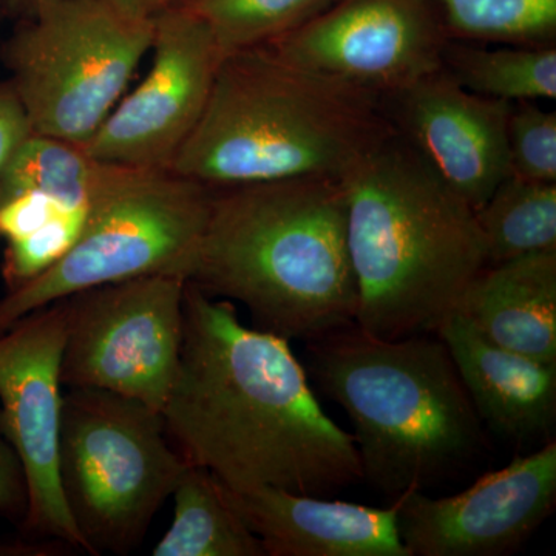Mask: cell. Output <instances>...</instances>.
I'll use <instances>...</instances> for the list:
<instances>
[{"label": "cell", "instance_id": "9", "mask_svg": "<svg viewBox=\"0 0 556 556\" xmlns=\"http://www.w3.org/2000/svg\"><path fill=\"white\" fill-rule=\"evenodd\" d=\"M186 283L155 274L64 299L62 387L98 388L163 412L181 356Z\"/></svg>", "mask_w": 556, "mask_h": 556}, {"label": "cell", "instance_id": "11", "mask_svg": "<svg viewBox=\"0 0 556 556\" xmlns=\"http://www.w3.org/2000/svg\"><path fill=\"white\" fill-rule=\"evenodd\" d=\"M448 39L430 0H336L265 47L382 100L439 72Z\"/></svg>", "mask_w": 556, "mask_h": 556}, {"label": "cell", "instance_id": "16", "mask_svg": "<svg viewBox=\"0 0 556 556\" xmlns=\"http://www.w3.org/2000/svg\"><path fill=\"white\" fill-rule=\"evenodd\" d=\"M437 334L447 345L485 430L519 448L554 441L556 364L497 346L459 311L442 321Z\"/></svg>", "mask_w": 556, "mask_h": 556}, {"label": "cell", "instance_id": "13", "mask_svg": "<svg viewBox=\"0 0 556 556\" xmlns=\"http://www.w3.org/2000/svg\"><path fill=\"white\" fill-rule=\"evenodd\" d=\"M409 556H504L525 546L556 506V442L482 475L453 496L396 497Z\"/></svg>", "mask_w": 556, "mask_h": 556}, {"label": "cell", "instance_id": "20", "mask_svg": "<svg viewBox=\"0 0 556 556\" xmlns=\"http://www.w3.org/2000/svg\"><path fill=\"white\" fill-rule=\"evenodd\" d=\"M475 217L489 265L556 251V182L508 175Z\"/></svg>", "mask_w": 556, "mask_h": 556}, {"label": "cell", "instance_id": "28", "mask_svg": "<svg viewBox=\"0 0 556 556\" xmlns=\"http://www.w3.org/2000/svg\"><path fill=\"white\" fill-rule=\"evenodd\" d=\"M109 2L129 16L153 21L164 11L186 5L190 0H109Z\"/></svg>", "mask_w": 556, "mask_h": 556}, {"label": "cell", "instance_id": "3", "mask_svg": "<svg viewBox=\"0 0 556 556\" xmlns=\"http://www.w3.org/2000/svg\"><path fill=\"white\" fill-rule=\"evenodd\" d=\"M342 182L357 327L383 340L437 334L489 266L473 208L396 130Z\"/></svg>", "mask_w": 556, "mask_h": 556}, {"label": "cell", "instance_id": "2", "mask_svg": "<svg viewBox=\"0 0 556 556\" xmlns=\"http://www.w3.org/2000/svg\"><path fill=\"white\" fill-rule=\"evenodd\" d=\"M342 179L288 178L214 189L188 281L237 300L255 328L311 342L356 324Z\"/></svg>", "mask_w": 556, "mask_h": 556}, {"label": "cell", "instance_id": "24", "mask_svg": "<svg viewBox=\"0 0 556 556\" xmlns=\"http://www.w3.org/2000/svg\"><path fill=\"white\" fill-rule=\"evenodd\" d=\"M511 174L538 182H556V113L533 101L514 102L507 121Z\"/></svg>", "mask_w": 556, "mask_h": 556}, {"label": "cell", "instance_id": "8", "mask_svg": "<svg viewBox=\"0 0 556 556\" xmlns=\"http://www.w3.org/2000/svg\"><path fill=\"white\" fill-rule=\"evenodd\" d=\"M3 46L35 134L86 146L152 49L153 21L109 0H35Z\"/></svg>", "mask_w": 556, "mask_h": 556}, {"label": "cell", "instance_id": "29", "mask_svg": "<svg viewBox=\"0 0 556 556\" xmlns=\"http://www.w3.org/2000/svg\"><path fill=\"white\" fill-rule=\"evenodd\" d=\"M35 2V0H17V3L24 9V7H27L28 3Z\"/></svg>", "mask_w": 556, "mask_h": 556}, {"label": "cell", "instance_id": "15", "mask_svg": "<svg viewBox=\"0 0 556 556\" xmlns=\"http://www.w3.org/2000/svg\"><path fill=\"white\" fill-rule=\"evenodd\" d=\"M225 492L266 556H409L399 536L396 501L380 508L277 486Z\"/></svg>", "mask_w": 556, "mask_h": 556}, {"label": "cell", "instance_id": "7", "mask_svg": "<svg viewBox=\"0 0 556 556\" xmlns=\"http://www.w3.org/2000/svg\"><path fill=\"white\" fill-rule=\"evenodd\" d=\"M188 466L156 409L98 388L62 394V495L91 555L129 554Z\"/></svg>", "mask_w": 556, "mask_h": 556}, {"label": "cell", "instance_id": "19", "mask_svg": "<svg viewBox=\"0 0 556 556\" xmlns=\"http://www.w3.org/2000/svg\"><path fill=\"white\" fill-rule=\"evenodd\" d=\"M442 68L464 89L510 102L556 98L555 46H506L485 49L448 39Z\"/></svg>", "mask_w": 556, "mask_h": 556}, {"label": "cell", "instance_id": "26", "mask_svg": "<svg viewBox=\"0 0 556 556\" xmlns=\"http://www.w3.org/2000/svg\"><path fill=\"white\" fill-rule=\"evenodd\" d=\"M33 134L27 112L9 80L0 83V182L22 142Z\"/></svg>", "mask_w": 556, "mask_h": 556}, {"label": "cell", "instance_id": "27", "mask_svg": "<svg viewBox=\"0 0 556 556\" xmlns=\"http://www.w3.org/2000/svg\"><path fill=\"white\" fill-rule=\"evenodd\" d=\"M27 511V486L16 453L0 438V514L24 518Z\"/></svg>", "mask_w": 556, "mask_h": 556}, {"label": "cell", "instance_id": "14", "mask_svg": "<svg viewBox=\"0 0 556 556\" xmlns=\"http://www.w3.org/2000/svg\"><path fill=\"white\" fill-rule=\"evenodd\" d=\"M380 102L393 129L473 211L511 175L510 102L464 89L444 68Z\"/></svg>", "mask_w": 556, "mask_h": 556}, {"label": "cell", "instance_id": "23", "mask_svg": "<svg viewBox=\"0 0 556 556\" xmlns=\"http://www.w3.org/2000/svg\"><path fill=\"white\" fill-rule=\"evenodd\" d=\"M336 0H190L217 39L223 56L268 46L295 30Z\"/></svg>", "mask_w": 556, "mask_h": 556}, {"label": "cell", "instance_id": "22", "mask_svg": "<svg viewBox=\"0 0 556 556\" xmlns=\"http://www.w3.org/2000/svg\"><path fill=\"white\" fill-rule=\"evenodd\" d=\"M448 38L506 46H555L556 0H430Z\"/></svg>", "mask_w": 556, "mask_h": 556}, {"label": "cell", "instance_id": "21", "mask_svg": "<svg viewBox=\"0 0 556 556\" xmlns=\"http://www.w3.org/2000/svg\"><path fill=\"white\" fill-rule=\"evenodd\" d=\"M105 170L108 163L91 159L83 146L33 131L0 182V203L17 193L38 190L67 206H90Z\"/></svg>", "mask_w": 556, "mask_h": 556}, {"label": "cell", "instance_id": "25", "mask_svg": "<svg viewBox=\"0 0 556 556\" xmlns=\"http://www.w3.org/2000/svg\"><path fill=\"white\" fill-rule=\"evenodd\" d=\"M89 212L90 206L65 212L38 232L22 240L9 241L2 266L9 291L56 265L79 239Z\"/></svg>", "mask_w": 556, "mask_h": 556}, {"label": "cell", "instance_id": "10", "mask_svg": "<svg viewBox=\"0 0 556 556\" xmlns=\"http://www.w3.org/2000/svg\"><path fill=\"white\" fill-rule=\"evenodd\" d=\"M65 328L67 305L62 299L0 334V427L27 486L24 526L91 555L62 495L58 468Z\"/></svg>", "mask_w": 556, "mask_h": 556}, {"label": "cell", "instance_id": "4", "mask_svg": "<svg viewBox=\"0 0 556 556\" xmlns=\"http://www.w3.org/2000/svg\"><path fill=\"white\" fill-rule=\"evenodd\" d=\"M393 130L379 98L254 47L223 56L170 169L212 189L343 179Z\"/></svg>", "mask_w": 556, "mask_h": 556}, {"label": "cell", "instance_id": "12", "mask_svg": "<svg viewBox=\"0 0 556 556\" xmlns=\"http://www.w3.org/2000/svg\"><path fill=\"white\" fill-rule=\"evenodd\" d=\"M148 76L83 146L116 166L170 169L203 115L223 60L206 21L189 5L153 20Z\"/></svg>", "mask_w": 556, "mask_h": 556}, {"label": "cell", "instance_id": "18", "mask_svg": "<svg viewBox=\"0 0 556 556\" xmlns=\"http://www.w3.org/2000/svg\"><path fill=\"white\" fill-rule=\"evenodd\" d=\"M174 518L153 556H266L207 468L188 466L174 493Z\"/></svg>", "mask_w": 556, "mask_h": 556}, {"label": "cell", "instance_id": "1", "mask_svg": "<svg viewBox=\"0 0 556 556\" xmlns=\"http://www.w3.org/2000/svg\"><path fill=\"white\" fill-rule=\"evenodd\" d=\"M177 378L161 412L172 445L230 490L331 497L362 481L353 433L318 404L289 340L241 324L186 283Z\"/></svg>", "mask_w": 556, "mask_h": 556}, {"label": "cell", "instance_id": "17", "mask_svg": "<svg viewBox=\"0 0 556 556\" xmlns=\"http://www.w3.org/2000/svg\"><path fill=\"white\" fill-rule=\"evenodd\" d=\"M457 311L497 346L556 364V251L486 266Z\"/></svg>", "mask_w": 556, "mask_h": 556}, {"label": "cell", "instance_id": "6", "mask_svg": "<svg viewBox=\"0 0 556 556\" xmlns=\"http://www.w3.org/2000/svg\"><path fill=\"white\" fill-rule=\"evenodd\" d=\"M214 189L172 169L108 163L72 249L0 300V334L33 311L86 289L167 274L185 277L211 214Z\"/></svg>", "mask_w": 556, "mask_h": 556}, {"label": "cell", "instance_id": "5", "mask_svg": "<svg viewBox=\"0 0 556 556\" xmlns=\"http://www.w3.org/2000/svg\"><path fill=\"white\" fill-rule=\"evenodd\" d=\"M309 379L354 428L362 481L426 492L477 463L486 430L438 334L383 340L356 324L308 342Z\"/></svg>", "mask_w": 556, "mask_h": 556}]
</instances>
